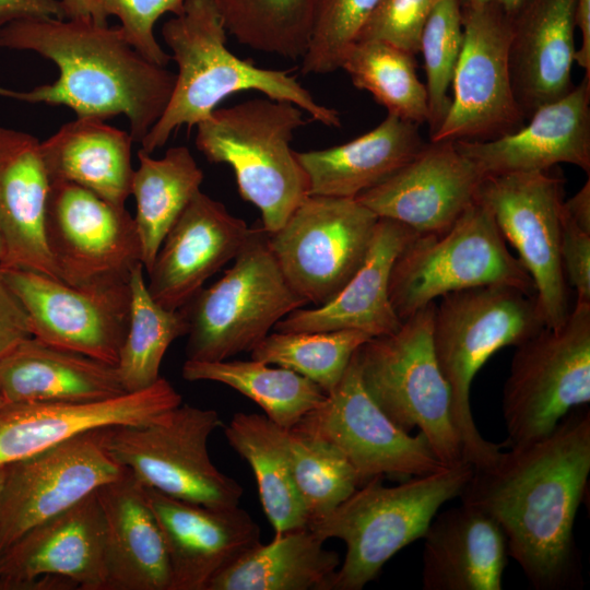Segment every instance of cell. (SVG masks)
I'll return each mask as SVG.
<instances>
[{
	"instance_id": "obj_53",
	"label": "cell",
	"mask_w": 590,
	"mask_h": 590,
	"mask_svg": "<svg viewBox=\"0 0 590 590\" xmlns=\"http://www.w3.org/2000/svg\"><path fill=\"white\" fill-rule=\"evenodd\" d=\"M7 405L4 396L2 393L1 387H0V411Z\"/></svg>"
},
{
	"instance_id": "obj_41",
	"label": "cell",
	"mask_w": 590,
	"mask_h": 590,
	"mask_svg": "<svg viewBox=\"0 0 590 590\" xmlns=\"http://www.w3.org/2000/svg\"><path fill=\"white\" fill-rule=\"evenodd\" d=\"M463 42L460 0H437L422 30L420 52L426 73L429 138L451 105L449 87Z\"/></svg>"
},
{
	"instance_id": "obj_38",
	"label": "cell",
	"mask_w": 590,
	"mask_h": 590,
	"mask_svg": "<svg viewBox=\"0 0 590 590\" xmlns=\"http://www.w3.org/2000/svg\"><path fill=\"white\" fill-rule=\"evenodd\" d=\"M227 33L249 48L290 60L305 55L319 0H214Z\"/></svg>"
},
{
	"instance_id": "obj_13",
	"label": "cell",
	"mask_w": 590,
	"mask_h": 590,
	"mask_svg": "<svg viewBox=\"0 0 590 590\" xmlns=\"http://www.w3.org/2000/svg\"><path fill=\"white\" fill-rule=\"evenodd\" d=\"M463 42L450 108L429 141H489L527 121L509 69L511 15L497 3L461 4Z\"/></svg>"
},
{
	"instance_id": "obj_27",
	"label": "cell",
	"mask_w": 590,
	"mask_h": 590,
	"mask_svg": "<svg viewBox=\"0 0 590 590\" xmlns=\"http://www.w3.org/2000/svg\"><path fill=\"white\" fill-rule=\"evenodd\" d=\"M96 495L105 526V590H169L166 546L144 484L125 468Z\"/></svg>"
},
{
	"instance_id": "obj_6",
	"label": "cell",
	"mask_w": 590,
	"mask_h": 590,
	"mask_svg": "<svg viewBox=\"0 0 590 590\" xmlns=\"http://www.w3.org/2000/svg\"><path fill=\"white\" fill-rule=\"evenodd\" d=\"M462 460L396 486L374 477L308 527L320 539H340L346 552L332 590H361L410 543L423 539L437 510L458 497L473 474Z\"/></svg>"
},
{
	"instance_id": "obj_9",
	"label": "cell",
	"mask_w": 590,
	"mask_h": 590,
	"mask_svg": "<svg viewBox=\"0 0 590 590\" xmlns=\"http://www.w3.org/2000/svg\"><path fill=\"white\" fill-rule=\"evenodd\" d=\"M505 284L535 295L530 274L507 248L492 211L479 198L445 232L415 235L397 257L389 297L401 321L442 295Z\"/></svg>"
},
{
	"instance_id": "obj_48",
	"label": "cell",
	"mask_w": 590,
	"mask_h": 590,
	"mask_svg": "<svg viewBox=\"0 0 590 590\" xmlns=\"http://www.w3.org/2000/svg\"><path fill=\"white\" fill-rule=\"evenodd\" d=\"M564 214L579 228L590 234V178L568 200L563 202Z\"/></svg>"
},
{
	"instance_id": "obj_30",
	"label": "cell",
	"mask_w": 590,
	"mask_h": 590,
	"mask_svg": "<svg viewBox=\"0 0 590 590\" xmlns=\"http://www.w3.org/2000/svg\"><path fill=\"white\" fill-rule=\"evenodd\" d=\"M425 145L418 125L394 115L343 144L296 152L308 193L357 198L411 162Z\"/></svg>"
},
{
	"instance_id": "obj_2",
	"label": "cell",
	"mask_w": 590,
	"mask_h": 590,
	"mask_svg": "<svg viewBox=\"0 0 590 590\" xmlns=\"http://www.w3.org/2000/svg\"><path fill=\"white\" fill-rule=\"evenodd\" d=\"M0 48L34 51L59 69L52 83L30 91L0 86V96L66 106L76 117L125 115L138 143L163 115L176 81V73L138 52L119 25L92 20H16L0 27Z\"/></svg>"
},
{
	"instance_id": "obj_17",
	"label": "cell",
	"mask_w": 590,
	"mask_h": 590,
	"mask_svg": "<svg viewBox=\"0 0 590 590\" xmlns=\"http://www.w3.org/2000/svg\"><path fill=\"white\" fill-rule=\"evenodd\" d=\"M103 429L79 434L7 464L0 500V554L33 527L122 473L125 468L104 446Z\"/></svg>"
},
{
	"instance_id": "obj_37",
	"label": "cell",
	"mask_w": 590,
	"mask_h": 590,
	"mask_svg": "<svg viewBox=\"0 0 590 590\" xmlns=\"http://www.w3.org/2000/svg\"><path fill=\"white\" fill-rule=\"evenodd\" d=\"M414 57L384 40L357 39L345 51L341 69L388 114L420 126L428 120V105Z\"/></svg>"
},
{
	"instance_id": "obj_33",
	"label": "cell",
	"mask_w": 590,
	"mask_h": 590,
	"mask_svg": "<svg viewBox=\"0 0 590 590\" xmlns=\"http://www.w3.org/2000/svg\"><path fill=\"white\" fill-rule=\"evenodd\" d=\"M224 434L252 469L263 511L275 534L307 527L308 517L292 474L288 429L266 415L238 412Z\"/></svg>"
},
{
	"instance_id": "obj_52",
	"label": "cell",
	"mask_w": 590,
	"mask_h": 590,
	"mask_svg": "<svg viewBox=\"0 0 590 590\" xmlns=\"http://www.w3.org/2000/svg\"><path fill=\"white\" fill-rule=\"evenodd\" d=\"M5 475H7V464L0 467V500H1L2 489H3V485L5 481Z\"/></svg>"
},
{
	"instance_id": "obj_20",
	"label": "cell",
	"mask_w": 590,
	"mask_h": 590,
	"mask_svg": "<svg viewBox=\"0 0 590 590\" xmlns=\"http://www.w3.org/2000/svg\"><path fill=\"white\" fill-rule=\"evenodd\" d=\"M42 577L105 590V526L96 491L33 527L0 554V590H32Z\"/></svg>"
},
{
	"instance_id": "obj_14",
	"label": "cell",
	"mask_w": 590,
	"mask_h": 590,
	"mask_svg": "<svg viewBox=\"0 0 590 590\" xmlns=\"http://www.w3.org/2000/svg\"><path fill=\"white\" fill-rule=\"evenodd\" d=\"M553 168L486 175L477 198L492 211L504 238L517 249L533 280L545 326L556 329L573 306L560 260L565 180Z\"/></svg>"
},
{
	"instance_id": "obj_19",
	"label": "cell",
	"mask_w": 590,
	"mask_h": 590,
	"mask_svg": "<svg viewBox=\"0 0 590 590\" xmlns=\"http://www.w3.org/2000/svg\"><path fill=\"white\" fill-rule=\"evenodd\" d=\"M484 176L453 142L429 141L411 162L355 199L416 235L439 234L477 200Z\"/></svg>"
},
{
	"instance_id": "obj_3",
	"label": "cell",
	"mask_w": 590,
	"mask_h": 590,
	"mask_svg": "<svg viewBox=\"0 0 590 590\" xmlns=\"http://www.w3.org/2000/svg\"><path fill=\"white\" fill-rule=\"evenodd\" d=\"M226 34L214 0H186L184 12L163 24L162 36L178 72L163 115L140 142L143 152L152 154L178 128L197 126L223 99L244 91L291 102L326 127L342 126L339 111L318 103L296 75L234 55Z\"/></svg>"
},
{
	"instance_id": "obj_44",
	"label": "cell",
	"mask_w": 590,
	"mask_h": 590,
	"mask_svg": "<svg viewBox=\"0 0 590 590\" xmlns=\"http://www.w3.org/2000/svg\"><path fill=\"white\" fill-rule=\"evenodd\" d=\"M436 2L380 0L357 39L384 40L415 56L420 52L423 26Z\"/></svg>"
},
{
	"instance_id": "obj_49",
	"label": "cell",
	"mask_w": 590,
	"mask_h": 590,
	"mask_svg": "<svg viewBox=\"0 0 590 590\" xmlns=\"http://www.w3.org/2000/svg\"><path fill=\"white\" fill-rule=\"evenodd\" d=\"M576 27L580 32L581 44L576 50L575 62L590 76V0H576Z\"/></svg>"
},
{
	"instance_id": "obj_5",
	"label": "cell",
	"mask_w": 590,
	"mask_h": 590,
	"mask_svg": "<svg viewBox=\"0 0 590 590\" xmlns=\"http://www.w3.org/2000/svg\"><path fill=\"white\" fill-rule=\"evenodd\" d=\"M297 105L270 97L216 108L197 125L196 148L213 164L232 167L240 197L278 231L308 193V179L291 142L306 125Z\"/></svg>"
},
{
	"instance_id": "obj_7",
	"label": "cell",
	"mask_w": 590,
	"mask_h": 590,
	"mask_svg": "<svg viewBox=\"0 0 590 590\" xmlns=\"http://www.w3.org/2000/svg\"><path fill=\"white\" fill-rule=\"evenodd\" d=\"M307 304L281 271L268 233L252 226L234 264L181 307L187 359L215 362L251 352L278 321Z\"/></svg>"
},
{
	"instance_id": "obj_40",
	"label": "cell",
	"mask_w": 590,
	"mask_h": 590,
	"mask_svg": "<svg viewBox=\"0 0 590 590\" xmlns=\"http://www.w3.org/2000/svg\"><path fill=\"white\" fill-rule=\"evenodd\" d=\"M288 434L293 480L309 523L333 511L361 486V481L331 444L295 429H288Z\"/></svg>"
},
{
	"instance_id": "obj_21",
	"label": "cell",
	"mask_w": 590,
	"mask_h": 590,
	"mask_svg": "<svg viewBox=\"0 0 590 590\" xmlns=\"http://www.w3.org/2000/svg\"><path fill=\"white\" fill-rule=\"evenodd\" d=\"M145 495L164 538L169 590H206L215 575L261 542L260 527L238 506L205 507L148 486Z\"/></svg>"
},
{
	"instance_id": "obj_15",
	"label": "cell",
	"mask_w": 590,
	"mask_h": 590,
	"mask_svg": "<svg viewBox=\"0 0 590 590\" xmlns=\"http://www.w3.org/2000/svg\"><path fill=\"white\" fill-rule=\"evenodd\" d=\"M45 238L58 279L74 287L128 283L142 263L128 210L72 182H50Z\"/></svg>"
},
{
	"instance_id": "obj_4",
	"label": "cell",
	"mask_w": 590,
	"mask_h": 590,
	"mask_svg": "<svg viewBox=\"0 0 590 590\" xmlns=\"http://www.w3.org/2000/svg\"><path fill=\"white\" fill-rule=\"evenodd\" d=\"M545 326L535 295L505 284L450 292L435 305L432 342L451 396V415L463 459L474 469L493 463L503 444L482 437L470 392L476 373L498 350L517 346Z\"/></svg>"
},
{
	"instance_id": "obj_32",
	"label": "cell",
	"mask_w": 590,
	"mask_h": 590,
	"mask_svg": "<svg viewBox=\"0 0 590 590\" xmlns=\"http://www.w3.org/2000/svg\"><path fill=\"white\" fill-rule=\"evenodd\" d=\"M309 527L261 542L215 575L206 590H332L339 555Z\"/></svg>"
},
{
	"instance_id": "obj_42",
	"label": "cell",
	"mask_w": 590,
	"mask_h": 590,
	"mask_svg": "<svg viewBox=\"0 0 590 590\" xmlns=\"http://www.w3.org/2000/svg\"><path fill=\"white\" fill-rule=\"evenodd\" d=\"M379 1L319 0L310 42L302 58V73L328 74L341 69L345 51Z\"/></svg>"
},
{
	"instance_id": "obj_43",
	"label": "cell",
	"mask_w": 590,
	"mask_h": 590,
	"mask_svg": "<svg viewBox=\"0 0 590 590\" xmlns=\"http://www.w3.org/2000/svg\"><path fill=\"white\" fill-rule=\"evenodd\" d=\"M107 16L119 19L127 42L149 61L166 67L172 60L154 35L157 20L166 14L179 15L186 0H98Z\"/></svg>"
},
{
	"instance_id": "obj_12",
	"label": "cell",
	"mask_w": 590,
	"mask_h": 590,
	"mask_svg": "<svg viewBox=\"0 0 590 590\" xmlns=\"http://www.w3.org/2000/svg\"><path fill=\"white\" fill-rule=\"evenodd\" d=\"M378 219L357 199L308 194L269 245L294 291L321 306L361 268Z\"/></svg>"
},
{
	"instance_id": "obj_11",
	"label": "cell",
	"mask_w": 590,
	"mask_h": 590,
	"mask_svg": "<svg viewBox=\"0 0 590 590\" xmlns=\"http://www.w3.org/2000/svg\"><path fill=\"white\" fill-rule=\"evenodd\" d=\"M589 401L590 303L576 302L563 326L544 327L516 346L503 392L508 442L546 436Z\"/></svg>"
},
{
	"instance_id": "obj_45",
	"label": "cell",
	"mask_w": 590,
	"mask_h": 590,
	"mask_svg": "<svg viewBox=\"0 0 590 590\" xmlns=\"http://www.w3.org/2000/svg\"><path fill=\"white\" fill-rule=\"evenodd\" d=\"M560 260L576 302L590 303V234L576 226L562 210Z\"/></svg>"
},
{
	"instance_id": "obj_46",
	"label": "cell",
	"mask_w": 590,
	"mask_h": 590,
	"mask_svg": "<svg viewBox=\"0 0 590 590\" xmlns=\"http://www.w3.org/2000/svg\"><path fill=\"white\" fill-rule=\"evenodd\" d=\"M30 337L28 316L0 270V359Z\"/></svg>"
},
{
	"instance_id": "obj_23",
	"label": "cell",
	"mask_w": 590,
	"mask_h": 590,
	"mask_svg": "<svg viewBox=\"0 0 590 590\" xmlns=\"http://www.w3.org/2000/svg\"><path fill=\"white\" fill-rule=\"evenodd\" d=\"M483 175L541 172L566 163L590 175V76L540 106L516 132L489 141H456Z\"/></svg>"
},
{
	"instance_id": "obj_16",
	"label": "cell",
	"mask_w": 590,
	"mask_h": 590,
	"mask_svg": "<svg viewBox=\"0 0 590 590\" xmlns=\"http://www.w3.org/2000/svg\"><path fill=\"white\" fill-rule=\"evenodd\" d=\"M335 447L361 485L384 475L421 476L444 467L420 433L399 428L366 391L355 353L339 381L293 428Z\"/></svg>"
},
{
	"instance_id": "obj_29",
	"label": "cell",
	"mask_w": 590,
	"mask_h": 590,
	"mask_svg": "<svg viewBox=\"0 0 590 590\" xmlns=\"http://www.w3.org/2000/svg\"><path fill=\"white\" fill-rule=\"evenodd\" d=\"M0 387L7 404L93 402L126 393L115 365L34 337L0 359Z\"/></svg>"
},
{
	"instance_id": "obj_1",
	"label": "cell",
	"mask_w": 590,
	"mask_h": 590,
	"mask_svg": "<svg viewBox=\"0 0 590 590\" xmlns=\"http://www.w3.org/2000/svg\"><path fill=\"white\" fill-rule=\"evenodd\" d=\"M589 474L590 413L575 408L546 436L474 469L459 496L498 523L534 589L560 590L579 578L574 526Z\"/></svg>"
},
{
	"instance_id": "obj_50",
	"label": "cell",
	"mask_w": 590,
	"mask_h": 590,
	"mask_svg": "<svg viewBox=\"0 0 590 590\" xmlns=\"http://www.w3.org/2000/svg\"><path fill=\"white\" fill-rule=\"evenodd\" d=\"M63 19L75 20L85 19L93 22L106 25L107 15L102 9L98 0H60Z\"/></svg>"
},
{
	"instance_id": "obj_8",
	"label": "cell",
	"mask_w": 590,
	"mask_h": 590,
	"mask_svg": "<svg viewBox=\"0 0 590 590\" xmlns=\"http://www.w3.org/2000/svg\"><path fill=\"white\" fill-rule=\"evenodd\" d=\"M435 305L403 320L396 332L370 338L355 356L362 382L381 411L406 433L417 427L435 457L452 465L464 459L450 389L433 349Z\"/></svg>"
},
{
	"instance_id": "obj_39",
	"label": "cell",
	"mask_w": 590,
	"mask_h": 590,
	"mask_svg": "<svg viewBox=\"0 0 590 590\" xmlns=\"http://www.w3.org/2000/svg\"><path fill=\"white\" fill-rule=\"evenodd\" d=\"M359 330L269 333L251 358L291 369L329 393L343 377L356 350L368 341Z\"/></svg>"
},
{
	"instance_id": "obj_26",
	"label": "cell",
	"mask_w": 590,
	"mask_h": 590,
	"mask_svg": "<svg viewBox=\"0 0 590 590\" xmlns=\"http://www.w3.org/2000/svg\"><path fill=\"white\" fill-rule=\"evenodd\" d=\"M416 234L393 220L379 217L366 257L345 286L328 303L297 308L276 322L279 332L359 330L370 337L396 332L389 283L393 263Z\"/></svg>"
},
{
	"instance_id": "obj_18",
	"label": "cell",
	"mask_w": 590,
	"mask_h": 590,
	"mask_svg": "<svg viewBox=\"0 0 590 590\" xmlns=\"http://www.w3.org/2000/svg\"><path fill=\"white\" fill-rule=\"evenodd\" d=\"M0 270L34 338L116 366L129 326L130 281L81 288L31 270Z\"/></svg>"
},
{
	"instance_id": "obj_28",
	"label": "cell",
	"mask_w": 590,
	"mask_h": 590,
	"mask_svg": "<svg viewBox=\"0 0 590 590\" xmlns=\"http://www.w3.org/2000/svg\"><path fill=\"white\" fill-rule=\"evenodd\" d=\"M424 590H500L507 546L498 523L461 503L435 516L424 536Z\"/></svg>"
},
{
	"instance_id": "obj_36",
	"label": "cell",
	"mask_w": 590,
	"mask_h": 590,
	"mask_svg": "<svg viewBox=\"0 0 590 590\" xmlns=\"http://www.w3.org/2000/svg\"><path fill=\"white\" fill-rule=\"evenodd\" d=\"M130 312L126 339L116 368L126 392H137L160 378L163 357L169 345L188 332L184 310H170L150 295L143 264L130 275Z\"/></svg>"
},
{
	"instance_id": "obj_34",
	"label": "cell",
	"mask_w": 590,
	"mask_h": 590,
	"mask_svg": "<svg viewBox=\"0 0 590 590\" xmlns=\"http://www.w3.org/2000/svg\"><path fill=\"white\" fill-rule=\"evenodd\" d=\"M131 194L139 235L142 264L149 271L172 226L191 199L200 191L203 172L187 146L169 148L162 158L138 151Z\"/></svg>"
},
{
	"instance_id": "obj_54",
	"label": "cell",
	"mask_w": 590,
	"mask_h": 590,
	"mask_svg": "<svg viewBox=\"0 0 590 590\" xmlns=\"http://www.w3.org/2000/svg\"><path fill=\"white\" fill-rule=\"evenodd\" d=\"M2 257H3V245H2L1 237H0V262L2 260Z\"/></svg>"
},
{
	"instance_id": "obj_31",
	"label": "cell",
	"mask_w": 590,
	"mask_h": 590,
	"mask_svg": "<svg viewBox=\"0 0 590 590\" xmlns=\"http://www.w3.org/2000/svg\"><path fill=\"white\" fill-rule=\"evenodd\" d=\"M133 142L130 132L103 119L76 117L40 142V152L50 182H72L126 208L134 174Z\"/></svg>"
},
{
	"instance_id": "obj_22",
	"label": "cell",
	"mask_w": 590,
	"mask_h": 590,
	"mask_svg": "<svg viewBox=\"0 0 590 590\" xmlns=\"http://www.w3.org/2000/svg\"><path fill=\"white\" fill-rule=\"evenodd\" d=\"M249 229L200 190L165 236L148 271L152 298L170 310L184 307L209 278L234 260Z\"/></svg>"
},
{
	"instance_id": "obj_47",
	"label": "cell",
	"mask_w": 590,
	"mask_h": 590,
	"mask_svg": "<svg viewBox=\"0 0 590 590\" xmlns=\"http://www.w3.org/2000/svg\"><path fill=\"white\" fill-rule=\"evenodd\" d=\"M30 17L63 19L60 0H0V27Z\"/></svg>"
},
{
	"instance_id": "obj_10",
	"label": "cell",
	"mask_w": 590,
	"mask_h": 590,
	"mask_svg": "<svg viewBox=\"0 0 590 590\" xmlns=\"http://www.w3.org/2000/svg\"><path fill=\"white\" fill-rule=\"evenodd\" d=\"M222 425L219 413L186 403L142 425L103 429L109 456L145 486L211 507L239 504L243 487L212 462L208 441Z\"/></svg>"
},
{
	"instance_id": "obj_51",
	"label": "cell",
	"mask_w": 590,
	"mask_h": 590,
	"mask_svg": "<svg viewBox=\"0 0 590 590\" xmlns=\"http://www.w3.org/2000/svg\"><path fill=\"white\" fill-rule=\"evenodd\" d=\"M461 4L497 3L510 15L514 14L526 0H460Z\"/></svg>"
},
{
	"instance_id": "obj_24",
	"label": "cell",
	"mask_w": 590,
	"mask_h": 590,
	"mask_svg": "<svg viewBox=\"0 0 590 590\" xmlns=\"http://www.w3.org/2000/svg\"><path fill=\"white\" fill-rule=\"evenodd\" d=\"M576 0H526L511 14L509 69L526 121L573 87Z\"/></svg>"
},
{
	"instance_id": "obj_25",
	"label": "cell",
	"mask_w": 590,
	"mask_h": 590,
	"mask_svg": "<svg viewBox=\"0 0 590 590\" xmlns=\"http://www.w3.org/2000/svg\"><path fill=\"white\" fill-rule=\"evenodd\" d=\"M49 189L40 141L0 127V269L31 270L59 280L45 238Z\"/></svg>"
},
{
	"instance_id": "obj_35",
	"label": "cell",
	"mask_w": 590,
	"mask_h": 590,
	"mask_svg": "<svg viewBox=\"0 0 590 590\" xmlns=\"http://www.w3.org/2000/svg\"><path fill=\"white\" fill-rule=\"evenodd\" d=\"M188 381L209 380L226 385L246 396L264 415L283 428H293L326 398L308 378L283 367L256 361H191L181 368Z\"/></svg>"
}]
</instances>
